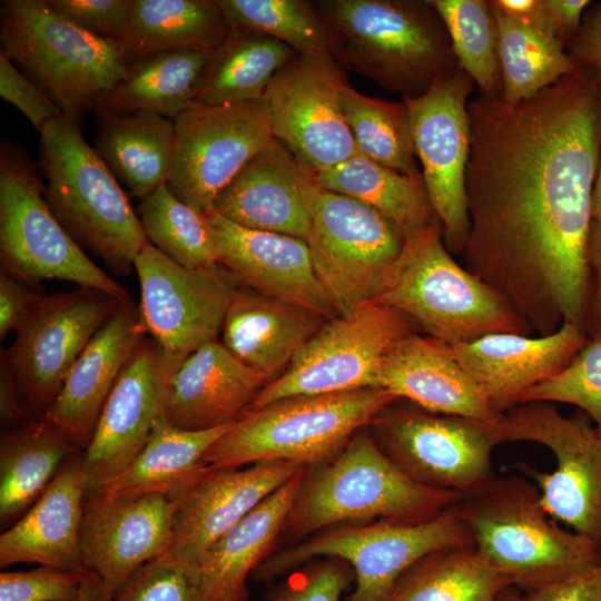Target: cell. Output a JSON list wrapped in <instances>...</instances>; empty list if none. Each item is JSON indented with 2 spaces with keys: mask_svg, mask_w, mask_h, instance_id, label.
<instances>
[{
  "mask_svg": "<svg viewBox=\"0 0 601 601\" xmlns=\"http://www.w3.org/2000/svg\"><path fill=\"white\" fill-rule=\"evenodd\" d=\"M465 268L539 336L589 331L588 238L601 81L579 68L532 98L467 106Z\"/></svg>",
  "mask_w": 601,
  "mask_h": 601,
  "instance_id": "6da1fadb",
  "label": "cell"
},
{
  "mask_svg": "<svg viewBox=\"0 0 601 601\" xmlns=\"http://www.w3.org/2000/svg\"><path fill=\"white\" fill-rule=\"evenodd\" d=\"M342 39V67L405 98L423 96L460 67L431 0H317Z\"/></svg>",
  "mask_w": 601,
  "mask_h": 601,
  "instance_id": "7a4b0ae2",
  "label": "cell"
},
{
  "mask_svg": "<svg viewBox=\"0 0 601 601\" xmlns=\"http://www.w3.org/2000/svg\"><path fill=\"white\" fill-rule=\"evenodd\" d=\"M39 166L49 207L68 234L114 274L130 275L148 240L118 179L77 121L60 116L45 125Z\"/></svg>",
  "mask_w": 601,
  "mask_h": 601,
  "instance_id": "3957f363",
  "label": "cell"
},
{
  "mask_svg": "<svg viewBox=\"0 0 601 601\" xmlns=\"http://www.w3.org/2000/svg\"><path fill=\"white\" fill-rule=\"evenodd\" d=\"M459 511L475 548L512 587L529 591L601 565L595 543L556 525L522 477L496 476L464 495Z\"/></svg>",
  "mask_w": 601,
  "mask_h": 601,
  "instance_id": "277c9868",
  "label": "cell"
},
{
  "mask_svg": "<svg viewBox=\"0 0 601 601\" xmlns=\"http://www.w3.org/2000/svg\"><path fill=\"white\" fill-rule=\"evenodd\" d=\"M375 303L403 313L450 345L493 333H532L503 298L453 258L437 217L405 238Z\"/></svg>",
  "mask_w": 601,
  "mask_h": 601,
  "instance_id": "5b68a950",
  "label": "cell"
},
{
  "mask_svg": "<svg viewBox=\"0 0 601 601\" xmlns=\"http://www.w3.org/2000/svg\"><path fill=\"white\" fill-rule=\"evenodd\" d=\"M395 401L381 387L284 397L244 412L204 462L216 470L268 461L321 465Z\"/></svg>",
  "mask_w": 601,
  "mask_h": 601,
  "instance_id": "8992f818",
  "label": "cell"
},
{
  "mask_svg": "<svg viewBox=\"0 0 601 601\" xmlns=\"http://www.w3.org/2000/svg\"><path fill=\"white\" fill-rule=\"evenodd\" d=\"M463 496L415 481L361 430L332 460L306 471L285 528L302 536L375 518L423 521Z\"/></svg>",
  "mask_w": 601,
  "mask_h": 601,
  "instance_id": "52a82bcc",
  "label": "cell"
},
{
  "mask_svg": "<svg viewBox=\"0 0 601 601\" xmlns=\"http://www.w3.org/2000/svg\"><path fill=\"white\" fill-rule=\"evenodd\" d=\"M1 50L77 122L124 75L118 42L95 37L59 16L48 0H2Z\"/></svg>",
  "mask_w": 601,
  "mask_h": 601,
  "instance_id": "ba28073f",
  "label": "cell"
},
{
  "mask_svg": "<svg viewBox=\"0 0 601 601\" xmlns=\"http://www.w3.org/2000/svg\"><path fill=\"white\" fill-rule=\"evenodd\" d=\"M459 503L423 521L331 528L267 556L252 575L269 581L313 559L335 558L346 562L355 577L346 601H385L400 578L424 556L445 548L475 546Z\"/></svg>",
  "mask_w": 601,
  "mask_h": 601,
  "instance_id": "9c48e42d",
  "label": "cell"
},
{
  "mask_svg": "<svg viewBox=\"0 0 601 601\" xmlns=\"http://www.w3.org/2000/svg\"><path fill=\"white\" fill-rule=\"evenodd\" d=\"M1 270L40 288L60 279L129 298L120 283L97 266L59 223L46 198L38 170L16 145H0Z\"/></svg>",
  "mask_w": 601,
  "mask_h": 601,
  "instance_id": "30bf717a",
  "label": "cell"
},
{
  "mask_svg": "<svg viewBox=\"0 0 601 601\" xmlns=\"http://www.w3.org/2000/svg\"><path fill=\"white\" fill-rule=\"evenodd\" d=\"M504 442L529 441L555 456L553 472L524 462L515 466L534 480L540 502L554 520L591 539L601 551V433L589 417H565L546 402L519 404L502 415Z\"/></svg>",
  "mask_w": 601,
  "mask_h": 601,
  "instance_id": "8fae6325",
  "label": "cell"
},
{
  "mask_svg": "<svg viewBox=\"0 0 601 601\" xmlns=\"http://www.w3.org/2000/svg\"><path fill=\"white\" fill-rule=\"evenodd\" d=\"M404 235L386 217L347 196L319 188L306 244L337 316L375 303Z\"/></svg>",
  "mask_w": 601,
  "mask_h": 601,
  "instance_id": "7c38bea8",
  "label": "cell"
},
{
  "mask_svg": "<svg viewBox=\"0 0 601 601\" xmlns=\"http://www.w3.org/2000/svg\"><path fill=\"white\" fill-rule=\"evenodd\" d=\"M415 322L403 313L372 303L328 319L290 365L266 383L248 410L296 395H319L378 387L382 362Z\"/></svg>",
  "mask_w": 601,
  "mask_h": 601,
  "instance_id": "4fadbf2b",
  "label": "cell"
},
{
  "mask_svg": "<svg viewBox=\"0 0 601 601\" xmlns=\"http://www.w3.org/2000/svg\"><path fill=\"white\" fill-rule=\"evenodd\" d=\"M500 421L436 414L414 405L384 410L374 422L383 451L411 477L466 495L496 477L492 453L504 443Z\"/></svg>",
  "mask_w": 601,
  "mask_h": 601,
  "instance_id": "5bb4252c",
  "label": "cell"
},
{
  "mask_svg": "<svg viewBox=\"0 0 601 601\" xmlns=\"http://www.w3.org/2000/svg\"><path fill=\"white\" fill-rule=\"evenodd\" d=\"M474 86L459 68L423 96L402 99L424 185L452 255H462L470 228L465 175L471 150L467 106Z\"/></svg>",
  "mask_w": 601,
  "mask_h": 601,
  "instance_id": "9a60e30c",
  "label": "cell"
},
{
  "mask_svg": "<svg viewBox=\"0 0 601 601\" xmlns=\"http://www.w3.org/2000/svg\"><path fill=\"white\" fill-rule=\"evenodd\" d=\"M175 154L167 186L201 214L273 138L264 99L231 104L194 102L175 120Z\"/></svg>",
  "mask_w": 601,
  "mask_h": 601,
  "instance_id": "2e32d148",
  "label": "cell"
},
{
  "mask_svg": "<svg viewBox=\"0 0 601 601\" xmlns=\"http://www.w3.org/2000/svg\"><path fill=\"white\" fill-rule=\"evenodd\" d=\"M122 300L78 286L43 294L3 349L33 418H42L72 365Z\"/></svg>",
  "mask_w": 601,
  "mask_h": 601,
  "instance_id": "e0dca14e",
  "label": "cell"
},
{
  "mask_svg": "<svg viewBox=\"0 0 601 601\" xmlns=\"http://www.w3.org/2000/svg\"><path fill=\"white\" fill-rule=\"evenodd\" d=\"M344 70L335 59L297 56L263 97L273 136L314 176L358 154L339 102Z\"/></svg>",
  "mask_w": 601,
  "mask_h": 601,
  "instance_id": "ac0fdd59",
  "label": "cell"
},
{
  "mask_svg": "<svg viewBox=\"0 0 601 601\" xmlns=\"http://www.w3.org/2000/svg\"><path fill=\"white\" fill-rule=\"evenodd\" d=\"M144 329L165 351L188 356L217 339L237 282L218 263L184 267L149 242L135 260Z\"/></svg>",
  "mask_w": 601,
  "mask_h": 601,
  "instance_id": "d6986e66",
  "label": "cell"
},
{
  "mask_svg": "<svg viewBox=\"0 0 601 601\" xmlns=\"http://www.w3.org/2000/svg\"><path fill=\"white\" fill-rule=\"evenodd\" d=\"M186 357L168 353L147 336L137 346L83 451L87 494L125 470L142 451L164 415L170 382Z\"/></svg>",
  "mask_w": 601,
  "mask_h": 601,
  "instance_id": "ffe728a7",
  "label": "cell"
},
{
  "mask_svg": "<svg viewBox=\"0 0 601 601\" xmlns=\"http://www.w3.org/2000/svg\"><path fill=\"white\" fill-rule=\"evenodd\" d=\"M179 505L160 493L87 495L80 526L85 570L116 594L140 568L170 550Z\"/></svg>",
  "mask_w": 601,
  "mask_h": 601,
  "instance_id": "44dd1931",
  "label": "cell"
},
{
  "mask_svg": "<svg viewBox=\"0 0 601 601\" xmlns=\"http://www.w3.org/2000/svg\"><path fill=\"white\" fill-rule=\"evenodd\" d=\"M216 260L244 287L309 309L337 316L314 270L305 240L247 228L216 211L206 214Z\"/></svg>",
  "mask_w": 601,
  "mask_h": 601,
  "instance_id": "7402d4cb",
  "label": "cell"
},
{
  "mask_svg": "<svg viewBox=\"0 0 601 601\" xmlns=\"http://www.w3.org/2000/svg\"><path fill=\"white\" fill-rule=\"evenodd\" d=\"M319 187L275 137L219 193L213 211L237 225L306 242Z\"/></svg>",
  "mask_w": 601,
  "mask_h": 601,
  "instance_id": "603a6c76",
  "label": "cell"
},
{
  "mask_svg": "<svg viewBox=\"0 0 601 601\" xmlns=\"http://www.w3.org/2000/svg\"><path fill=\"white\" fill-rule=\"evenodd\" d=\"M589 338L579 327L563 323L545 336L493 333L450 346L493 408L503 415L520 404L526 391L564 370Z\"/></svg>",
  "mask_w": 601,
  "mask_h": 601,
  "instance_id": "cb8c5ba5",
  "label": "cell"
},
{
  "mask_svg": "<svg viewBox=\"0 0 601 601\" xmlns=\"http://www.w3.org/2000/svg\"><path fill=\"white\" fill-rule=\"evenodd\" d=\"M147 336L129 298L97 332L72 365L42 418L79 451L89 446L104 406L137 346Z\"/></svg>",
  "mask_w": 601,
  "mask_h": 601,
  "instance_id": "d4e9b609",
  "label": "cell"
},
{
  "mask_svg": "<svg viewBox=\"0 0 601 601\" xmlns=\"http://www.w3.org/2000/svg\"><path fill=\"white\" fill-rule=\"evenodd\" d=\"M303 467L282 461L245 469L210 467L181 501L167 553L197 564L219 538Z\"/></svg>",
  "mask_w": 601,
  "mask_h": 601,
  "instance_id": "484cf974",
  "label": "cell"
},
{
  "mask_svg": "<svg viewBox=\"0 0 601 601\" xmlns=\"http://www.w3.org/2000/svg\"><path fill=\"white\" fill-rule=\"evenodd\" d=\"M378 387L431 413L485 422L502 417L457 362L450 344L430 335L410 334L387 352Z\"/></svg>",
  "mask_w": 601,
  "mask_h": 601,
  "instance_id": "4316f807",
  "label": "cell"
},
{
  "mask_svg": "<svg viewBox=\"0 0 601 601\" xmlns=\"http://www.w3.org/2000/svg\"><path fill=\"white\" fill-rule=\"evenodd\" d=\"M87 494L83 451L72 454L40 497L0 536V568L38 563L85 571L80 552Z\"/></svg>",
  "mask_w": 601,
  "mask_h": 601,
  "instance_id": "83f0119b",
  "label": "cell"
},
{
  "mask_svg": "<svg viewBox=\"0 0 601 601\" xmlns=\"http://www.w3.org/2000/svg\"><path fill=\"white\" fill-rule=\"evenodd\" d=\"M266 384L218 339L191 352L170 382L164 417L185 431H205L234 423Z\"/></svg>",
  "mask_w": 601,
  "mask_h": 601,
  "instance_id": "f1b7e54d",
  "label": "cell"
},
{
  "mask_svg": "<svg viewBox=\"0 0 601 601\" xmlns=\"http://www.w3.org/2000/svg\"><path fill=\"white\" fill-rule=\"evenodd\" d=\"M324 324V317L246 287L226 312L221 343L266 383L278 377Z\"/></svg>",
  "mask_w": 601,
  "mask_h": 601,
  "instance_id": "f546056e",
  "label": "cell"
},
{
  "mask_svg": "<svg viewBox=\"0 0 601 601\" xmlns=\"http://www.w3.org/2000/svg\"><path fill=\"white\" fill-rule=\"evenodd\" d=\"M306 467L262 501L197 562L203 601H247L246 580L268 556L302 489Z\"/></svg>",
  "mask_w": 601,
  "mask_h": 601,
  "instance_id": "4dcf8cb0",
  "label": "cell"
},
{
  "mask_svg": "<svg viewBox=\"0 0 601 601\" xmlns=\"http://www.w3.org/2000/svg\"><path fill=\"white\" fill-rule=\"evenodd\" d=\"M95 111L96 150L129 193L142 200L167 185L175 154V121L146 110L126 115Z\"/></svg>",
  "mask_w": 601,
  "mask_h": 601,
  "instance_id": "1f68e13d",
  "label": "cell"
},
{
  "mask_svg": "<svg viewBox=\"0 0 601 601\" xmlns=\"http://www.w3.org/2000/svg\"><path fill=\"white\" fill-rule=\"evenodd\" d=\"M231 424L205 431H185L173 426L162 415L135 460L87 495L160 493L181 503L210 470L204 456Z\"/></svg>",
  "mask_w": 601,
  "mask_h": 601,
  "instance_id": "d6a6232c",
  "label": "cell"
},
{
  "mask_svg": "<svg viewBox=\"0 0 601 601\" xmlns=\"http://www.w3.org/2000/svg\"><path fill=\"white\" fill-rule=\"evenodd\" d=\"M229 30L216 0H134L119 45L129 63L176 50L213 52Z\"/></svg>",
  "mask_w": 601,
  "mask_h": 601,
  "instance_id": "836d02e7",
  "label": "cell"
},
{
  "mask_svg": "<svg viewBox=\"0 0 601 601\" xmlns=\"http://www.w3.org/2000/svg\"><path fill=\"white\" fill-rule=\"evenodd\" d=\"M211 53L176 50L129 62L97 109L120 115L146 110L175 120L195 102Z\"/></svg>",
  "mask_w": 601,
  "mask_h": 601,
  "instance_id": "e575fe53",
  "label": "cell"
},
{
  "mask_svg": "<svg viewBox=\"0 0 601 601\" xmlns=\"http://www.w3.org/2000/svg\"><path fill=\"white\" fill-rule=\"evenodd\" d=\"M78 449L43 418L9 428L0 441V520L19 519Z\"/></svg>",
  "mask_w": 601,
  "mask_h": 601,
  "instance_id": "d590c367",
  "label": "cell"
},
{
  "mask_svg": "<svg viewBox=\"0 0 601 601\" xmlns=\"http://www.w3.org/2000/svg\"><path fill=\"white\" fill-rule=\"evenodd\" d=\"M297 56L272 37L230 29L209 58L195 102L231 105L263 99L276 72Z\"/></svg>",
  "mask_w": 601,
  "mask_h": 601,
  "instance_id": "8d00e7d4",
  "label": "cell"
},
{
  "mask_svg": "<svg viewBox=\"0 0 601 601\" xmlns=\"http://www.w3.org/2000/svg\"><path fill=\"white\" fill-rule=\"evenodd\" d=\"M315 180L319 188L353 198L380 213L405 238L436 218L424 180L401 175L359 152L315 175Z\"/></svg>",
  "mask_w": 601,
  "mask_h": 601,
  "instance_id": "74e56055",
  "label": "cell"
},
{
  "mask_svg": "<svg viewBox=\"0 0 601 601\" xmlns=\"http://www.w3.org/2000/svg\"><path fill=\"white\" fill-rule=\"evenodd\" d=\"M509 587L475 546H452L416 562L385 601H496Z\"/></svg>",
  "mask_w": 601,
  "mask_h": 601,
  "instance_id": "f35d334b",
  "label": "cell"
},
{
  "mask_svg": "<svg viewBox=\"0 0 601 601\" xmlns=\"http://www.w3.org/2000/svg\"><path fill=\"white\" fill-rule=\"evenodd\" d=\"M491 10L504 102L512 105L532 98L579 69L555 36L522 24L492 7Z\"/></svg>",
  "mask_w": 601,
  "mask_h": 601,
  "instance_id": "ab89813d",
  "label": "cell"
},
{
  "mask_svg": "<svg viewBox=\"0 0 601 601\" xmlns=\"http://www.w3.org/2000/svg\"><path fill=\"white\" fill-rule=\"evenodd\" d=\"M216 1L229 29L272 37L286 43L305 59H335L339 63L342 39L322 17L313 1Z\"/></svg>",
  "mask_w": 601,
  "mask_h": 601,
  "instance_id": "60d3db41",
  "label": "cell"
},
{
  "mask_svg": "<svg viewBox=\"0 0 601 601\" xmlns=\"http://www.w3.org/2000/svg\"><path fill=\"white\" fill-rule=\"evenodd\" d=\"M339 102L361 155L408 178L423 180L403 100L367 97L346 82L339 91Z\"/></svg>",
  "mask_w": 601,
  "mask_h": 601,
  "instance_id": "b9f144b4",
  "label": "cell"
},
{
  "mask_svg": "<svg viewBox=\"0 0 601 601\" xmlns=\"http://www.w3.org/2000/svg\"><path fill=\"white\" fill-rule=\"evenodd\" d=\"M138 217L147 240L187 268L217 264L206 214L178 199L162 185L140 200Z\"/></svg>",
  "mask_w": 601,
  "mask_h": 601,
  "instance_id": "7bdbcfd3",
  "label": "cell"
},
{
  "mask_svg": "<svg viewBox=\"0 0 601 601\" xmlns=\"http://www.w3.org/2000/svg\"><path fill=\"white\" fill-rule=\"evenodd\" d=\"M441 16L460 69L479 87L480 96L502 98L494 16L486 0H431Z\"/></svg>",
  "mask_w": 601,
  "mask_h": 601,
  "instance_id": "ee69618b",
  "label": "cell"
},
{
  "mask_svg": "<svg viewBox=\"0 0 601 601\" xmlns=\"http://www.w3.org/2000/svg\"><path fill=\"white\" fill-rule=\"evenodd\" d=\"M530 402L574 405L601 431V337H590L564 370L526 391L520 404Z\"/></svg>",
  "mask_w": 601,
  "mask_h": 601,
  "instance_id": "f6af8a7d",
  "label": "cell"
},
{
  "mask_svg": "<svg viewBox=\"0 0 601 601\" xmlns=\"http://www.w3.org/2000/svg\"><path fill=\"white\" fill-rule=\"evenodd\" d=\"M112 601H203L198 566L166 553L140 568Z\"/></svg>",
  "mask_w": 601,
  "mask_h": 601,
  "instance_id": "bcb514c9",
  "label": "cell"
},
{
  "mask_svg": "<svg viewBox=\"0 0 601 601\" xmlns=\"http://www.w3.org/2000/svg\"><path fill=\"white\" fill-rule=\"evenodd\" d=\"M308 562L272 589L262 601H341L354 575L352 568L335 558Z\"/></svg>",
  "mask_w": 601,
  "mask_h": 601,
  "instance_id": "7dc6e473",
  "label": "cell"
},
{
  "mask_svg": "<svg viewBox=\"0 0 601 601\" xmlns=\"http://www.w3.org/2000/svg\"><path fill=\"white\" fill-rule=\"evenodd\" d=\"M82 572L46 565L30 571H2L0 601H78Z\"/></svg>",
  "mask_w": 601,
  "mask_h": 601,
  "instance_id": "c3c4849f",
  "label": "cell"
},
{
  "mask_svg": "<svg viewBox=\"0 0 601 601\" xmlns=\"http://www.w3.org/2000/svg\"><path fill=\"white\" fill-rule=\"evenodd\" d=\"M63 19L88 33L120 43L134 0H48Z\"/></svg>",
  "mask_w": 601,
  "mask_h": 601,
  "instance_id": "681fc988",
  "label": "cell"
},
{
  "mask_svg": "<svg viewBox=\"0 0 601 601\" xmlns=\"http://www.w3.org/2000/svg\"><path fill=\"white\" fill-rule=\"evenodd\" d=\"M0 96L19 109L39 132L48 121L65 116L2 51H0Z\"/></svg>",
  "mask_w": 601,
  "mask_h": 601,
  "instance_id": "f907efd6",
  "label": "cell"
},
{
  "mask_svg": "<svg viewBox=\"0 0 601 601\" xmlns=\"http://www.w3.org/2000/svg\"><path fill=\"white\" fill-rule=\"evenodd\" d=\"M45 293L1 270L0 274V338L17 332L27 321Z\"/></svg>",
  "mask_w": 601,
  "mask_h": 601,
  "instance_id": "816d5d0a",
  "label": "cell"
},
{
  "mask_svg": "<svg viewBox=\"0 0 601 601\" xmlns=\"http://www.w3.org/2000/svg\"><path fill=\"white\" fill-rule=\"evenodd\" d=\"M565 50L579 68L601 81V1L588 7L578 33Z\"/></svg>",
  "mask_w": 601,
  "mask_h": 601,
  "instance_id": "f5cc1de1",
  "label": "cell"
},
{
  "mask_svg": "<svg viewBox=\"0 0 601 601\" xmlns=\"http://www.w3.org/2000/svg\"><path fill=\"white\" fill-rule=\"evenodd\" d=\"M524 601H601V565L529 590Z\"/></svg>",
  "mask_w": 601,
  "mask_h": 601,
  "instance_id": "db71d44e",
  "label": "cell"
},
{
  "mask_svg": "<svg viewBox=\"0 0 601 601\" xmlns=\"http://www.w3.org/2000/svg\"><path fill=\"white\" fill-rule=\"evenodd\" d=\"M589 337H601V219L592 218L588 238Z\"/></svg>",
  "mask_w": 601,
  "mask_h": 601,
  "instance_id": "11a10c76",
  "label": "cell"
},
{
  "mask_svg": "<svg viewBox=\"0 0 601 601\" xmlns=\"http://www.w3.org/2000/svg\"><path fill=\"white\" fill-rule=\"evenodd\" d=\"M33 417L22 397L18 382L1 348L0 354V421L8 428L19 426Z\"/></svg>",
  "mask_w": 601,
  "mask_h": 601,
  "instance_id": "9f6ffc18",
  "label": "cell"
},
{
  "mask_svg": "<svg viewBox=\"0 0 601 601\" xmlns=\"http://www.w3.org/2000/svg\"><path fill=\"white\" fill-rule=\"evenodd\" d=\"M591 2L589 0H545L554 32L565 46L578 33L583 14Z\"/></svg>",
  "mask_w": 601,
  "mask_h": 601,
  "instance_id": "6f0895ef",
  "label": "cell"
},
{
  "mask_svg": "<svg viewBox=\"0 0 601 601\" xmlns=\"http://www.w3.org/2000/svg\"><path fill=\"white\" fill-rule=\"evenodd\" d=\"M489 3L522 24L556 37L546 11L545 0H490Z\"/></svg>",
  "mask_w": 601,
  "mask_h": 601,
  "instance_id": "680465c9",
  "label": "cell"
},
{
  "mask_svg": "<svg viewBox=\"0 0 601 601\" xmlns=\"http://www.w3.org/2000/svg\"><path fill=\"white\" fill-rule=\"evenodd\" d=\"M114 592L95 572L85 570L81 573L78 601H112Z\"/></svg>",
  "mask_w": 601,
  "mask_h": 601,
  "instance_id": "91938a15",
  "label": "cell"
},
{
  "mask_svg": "<svg viewBox=\"0 0 601 601\" xmlns=\"http://www.w3.org/2000/svg\"><path fill=\"white\" fill-rule=\"evenodd\" d=\"M592 218L601 219V157L592 193Z\"/></svg>",
  "mask_w": 601,
  "mask_h": 601,
  "instance_id": "94428289",
  "label": "cell"
},
{
  "mask_svg": "<svg viewBox=\"0 0 601 601\" xmlns=\"http://www.w3.org/2000/svg\"><path fill=\"white\" fill-rule=\"evenodd\" d=\"M496 601H524V595L516 587H509L503 590Z\"/></svg>",
  "mask_w": 601,
  "mask_h": 601,
  "instance_id": "6125c7cd",
  "label": "cell"
},
{
  "mask_svg": "<svg viewBox=\"0 0 601 601\" xmlns=\"http://www.w3.org/2000/svg\"><path fill=\"white\" fill-rule=\"evenodd\" d=\"M599 432L601 433V431L599 430Z\"/></svg>",
  "mask_w": 601,
  "mask_h": 601,
  "instance_id": "be15d7a7",
  "label": "cell"
}]
</instances>
